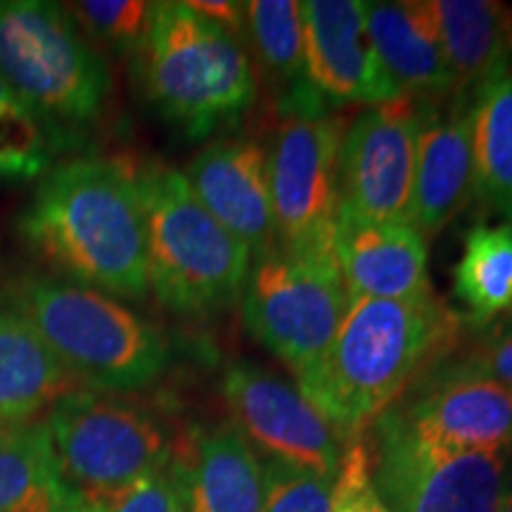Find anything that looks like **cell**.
Listing matches in <instances>:
<instances>
[{
  "mask_svg": "<svg viewBox=\"0 0 512 512\" xmlns=\"http://www.w3.org/2000/svg\"><path fill=\"white\" fill-rule=\"evenodd\" d=\"M460 330L463 318L437 294L354 299L330 347L297 373V389L344 441L356 439L458 349Z\"/></svg>",
  "mask_w": 512,
  "mask_h": 512,
  "instance_id": "6da1fadb",
  "label": "cell"
},
{
  "mask_svg": "<svg viewBox=\"0 0 512 512\" xmlns=\"http://www.w3.org/2000/svg\"><path fill=\"white\" fill-rule=\"evenodd\" d=\"M19 235L64 280L143 299L145 216L136 174L112 159H74L41 178L19 214Z\"/></svg>",
  "mask_w": 512,
  "mask_h": 512,
  "instance_id": "7a4b0ae2",
  "label": "cell"
},
{
  "mask_svg": "<svg viewBox=\"0 0 512 512\" xmlns=\"http://www.w3.org/2000/svg\"><path fill=\"white\" fill-rule=\"evenodd\" d=\"M34 325L64 370L93 392L150 387L169 366V344L117 297L53 278L19 275L0 294Z\"/></svg>",
  "mask_w": 512,
  "mask_h": 512,
  "instance_id": "3957f363",
  "label": "cell"
},
{
  "mask_svg": "<svg viewBox=\"0 0 512 512\" xmlns=\"http://www.w3.org/2000/svg\"><path fill=\"white\" fill-rule=\"evenodd\" d=\"M136 57L147 100L188 138L240 119L259 98V72L242 38L188 3H155Z\"/></svg>",
  "mask_w": 512,
  "mask_h": 512,
  "instance_id": "277c9868",
  "label": "cell"
},
{
  "mask_svg": "<svg viewBox=\"0 0 512 512\" xmlns=\"http://www.w3.org/2000/svg\"><path fill=\"white\" fill-rule=\"evenodd\" d=\"M145 216L147 280L181 316L219 311L245 290L254 256L197 200L183 171L162 164L136 174Z\"/></svg>",
  "mask_w": 512,
  "mask_h": 512,
  "instance_id": "5b68a950",
  "label": "cell"
},
{
  "mask_svg": "<svg viewBox=\"0 0 512 512\" xmlns=\"http://www.w3.org/2000/svg\"><path fill=\"white\" fill-rule=\"evenodd\" d=\"M0 76L64 140L93 124L112 76L62 5L0 0Z\"/></svg>",
  "mask_w": 512,
  "mask_h": 512,
  "instance_id": "8992f818",
  "label": "cell"
},
{
  "mask_svg": "<svg viewBox=\"0 0 512 512\" xmlns=\"http://www.w3.org/2000/svg\"><path fill=\"white\" fill-rule=\"evenodd\" d=\"M46 427L64 482L83 505L121 494L174 458L157 415L114 394L72 389L50 406Z\"/></svg>",
  "mask_w": 512,
  "mask_h": 512,
  "instance_id": "52a82bcc",
  "label": "cell"
},
{
  "mask_svg": "<svg viewBox=\"0 0 512 512\" xmlns=\"http://www.w3.org/2000/svg\"><path fill=\"white\" fill-rule=\"evenodd\" d=\"M370 430V477L389 512H501L512 496V448L446 451L413 437L392 411Z\"/></svg>",
  "mask_w": 512,
  "mask_h": 512,
  "instance_id": "ba28073f",
  "label": "cell"
},
{
  "mask_svg": "<svg viewBox=\"0 0 512 512\" xmlns=\"http://www.w3.org/2000/svg\"><path fill=\"white\" fill-rule=\"evenodd\" d=\"M242 323L294 375L330 347L351 297L335 261L273 247L254 259L242 290Z\"/></svg>",
  "mask_w": 512,
  "mask_h": 512,
  "instance_id": "9c48e42d",
  "label": "cell"
},
{
  "mask_svg": "<svg viewBox=\"0 0 512 512\" xmlns=\"http://www.w3.org/2000/svg\"><path fill=\"white\" fill-rule=\"evenodd\" d=\"M347 126L332 114L285 117L268 143V178L280 249L335 261L339 147Z\"/></svg>",
  "mask_w": 512,
  "mask_h": 512,
  "instance_id": "30bf717a",
  "label": "cell"
},
{
  "mask_svg": "<svg viewBox=\"0 0 512 512\" xmlns=\"http://www.w3.org/2000/svg\"><path fill=\"white\" fill-rule=\"evenodd\" d=\"M418 131L420 100L413 98L370 105L351 121L339 147V211L411 223Z\"/></svg>",
  "mask_w": 512,
  "mask_h": 512,
  "instance_id": "8fae6325",
  "label": "cell"
},
{
  "mask_svg": "<svg viewBox=\"0 0 512 512\" xmlns=\"http://www.w3.org/2000/svg\"><path fill=\"white\" fill-rule=\"evenodd\" d=\"M221 392L233 425L268 458L337 477L347 441L297 387L254 363L235 361L223 373Z\"/></svg>",
  "mask_w": 512,
  "mask_h": 512,
  "instance_id": "7c38bea8",
  "label": "cell"
},
{
  "mask_svg": "<svg viewBox=\"0 0 512 512\" xmlns=\"http://www.w3.org/2000/svg\"><path fill=\"white\" fill-rule=\"evenodd\" d=\"M387 411L413 437L446 451L512 448V387L460 358L425 370Z\"/></svg>",
  "mask_w": 512,
  "mask_h": 512,
  "instance_id": "4fadbf2b",
  "label": "cell"
},
{
  "mask_svg": "<svg viewBox=\"0 0 512 512\" xmlns=\"http://www.w3.org/2000/svg\"><path fill=\"white\" fill-rule=\"evenodd\" d=\"M366 10L363 0L299 3L306 74L328 107H370L401 98L370 41Z\"/></svg>",
  "mask_w": 512,
  "mask_h": 512,
  "instance_id": "5bb4252c",
  "label": "cell"
},
{
  "mask_svg": "<svg viewBox=\"0 0 512 512\" xmlns=\"http://www.w3.org/2000/svg\"><path fill=\"white\" fill-rule=\"evenodd\" d=\"M475 197V91L420 102L411 223L425 238L439 233Z\"/></svg>",
  "mask_w": 512,
  "mask_h": 512,
  "instance_id": "9a60e30c",
  "label": "cell"
},
{
  "mask_svg": "<svg viewBox=\"0 0 512 512\" xmlns=\"http://www.w3.org/2000/svg\"><path fill=\"white\" fill-rule=\"evenodd\" d=\"M197 200L254 259L278 245L268 178V150L252 136L204 145L183 171Z\"/></svg>",
  "mask_w": 512,
  "mask_h": 512,
  "instance_id": "2e32d148",
  "label": "cell"
},
{
  "mask_svg": "<svg viewBox=\"0 0 512 512\" xmlns=\"http://www.w3.org/2000/svg\"><path fill=\"white\" fill-rule=\"evenodd\" d=\"M332 254L351 302L434 294L427 273V238L411 223L370 221L339 211Z\"/></svg>",
  "mask_w": 512,
  "mask_h": 512,
  "instance_id": "e0dca14e",
  "label": "cell"
},
{
  "mask_svg": "<svg viewBox=\"0 0 512 512\" xmlns=\"http://www.w3.org/2000/svg\"><path fill=\"white\" fill-rule=\"evenodd\" d=\"M169 467L185 512H261L264 460L233 422L190 430Z\"/></svg>",
  "mask_w": 512,
  "mask_h": 512,
  "instance_id": "ac0fdd59",
  "label": "cell"
},
{
  "mask_svg": "<svg viewBox=\"0 0 512 512\" xmlns=\"http://www.w3.org/2000/svg\"><path fill=\"white\" fill-rule=\"evenodd\" d=\"M366 17L375 53L401 98L439 102L458 93L427 0L368 3Z\"/></svg>",
  "mask_w": 512,
  "mask_h": 512,
  "instance_id": "d6986e66",
  "label": "cell"
},
{
  "mask_svg": "<svg viewBox=\"0 0 512 512\" xmlns=\"http://www.w3.org/2000/svg\"><path fill=\"white\" fill-rule=\"evenodd\" d=\"M456 91H477L512 64V8L496 0H427Z\"/></svg>",
  "mask_w": 512,
  "mask_h": 512,
  "instance_id": "ffe728a7",
  "label": "cell"
},
{
  "mask_svg": "<svg viewBox=\"0 0 512 512\" xmlns=\"http://www.w3.org/2000/svg\"><path fill=\"white\" fill-rule=\"evenodd\" d=\"M245 22V36L252 41L261 74L271 83L280 117L328 114V105L313 91L306 74L302 15L297 0H252L245 3Z\"/></svg>",
  "mask_w": 512,
  "mask_h": 512,
  "instance_id": "44dd1931",
  "label": "cell"
},
{
  "mask_svg": "<svg viewBox=\"0 0 512 512\" xmlns=\"http://www.w3.org/2000/svg\"><path fill=\"white\" fill-rule=\"evenodd\" d=\"M72 384L34 325L0 297V422L24 425L72 392Z\"/></svg>",
  "mask_w": 512,
  "mask_h": 512,
  "instance_id": "7402d4cb",
  "label": "cell"
},
{
  "mask_svg": "<svg viewBox=\"0 0 512 512\" xmlns=\"http://www.w3.org/2000/svg\"><path fill=\"white\" fill-rule=\"evenodd\" d=\"M79 496L64 482L46 422L0 432V512H74Z\"/></svg>",
  "mask_w": 512,
  "mask_h": 512,
  "instance_id": "603a6c76",
  "label": "cell"
},
{
  "mask_svg": "<svg viewBox=\"0 0 512 512\" xmlns=\"http://www.w3.org/2000/svg\"><path fill=\"white\" fill-rule=\"evenodd\" d=\"M453 294L465 318L484 328L512 309V223H477L467 230L463 254L453 268Z\"/></svg>",
  "mask_w": 512,
  "mask_h": 512,
  "instance_id": "cb8c5ba5",
  "label": "cell"
},
{
  "mask_svg": "<svg viewBox=\"0 0 512 512\" xmlns=\"http://www.w3.org/2000/svg\"><path fill=\"white\" fill-rule=\"evenodd\" d=\"M512 223V64L475 91V197Z\"/></svg>",
  "mask_w": 512,
  "mask_h": 512,
  "instance_id": "d4e9b609",
  "label": "cell"
},
{
  "mask_svg": "<svg viewBox=\"0 0 512 512\" xmlns=\"http://www.w3.org/2000/svg\"><path fill=\"white\" fill-rule=\"evenodd\" d=\"M62 140L0 76V181L27 183L53 166Z\"/></svg>",
  "mask_w": 512,
  "mask_h": 512,
  "instance_id": "484cf974",
  "label": "cell"
},
{
  "mask_svg": "<svg viewBox=\"0 0 512 512\" xmlns=\"http://www.w3.org/2000/svg\"><path fill=\"white\" fill-rule=\"evenodd\" d=\"M69 17L119 53H138L150 29L155 3L143 0H83L69 5Z\"/></svg>",
  "mask_w": 512,
  "mask_h": 512,
  "instance_id": "4316f807",
  "label": "cell"
},
{
  "mask_svg": "<svg viewBox=\"0 0 512 512\" xmlns=\"http://www.w3.org/2000/svg\"><path fill=\"white\" fill-rule=\"evenodd\" d=\"M335 479L299 470L280 460H264L261 512H332Z\"/></svg>",
  "mask_w": 512,
  "mask_h": 512,
  "instance_id": "83f0119b",
  "label": "cell"
},
{
  "mask_svg": "<svg viewBox=\"0 0 512 512\" xmlns=\"http://www.w3.org/2000/svg\"><path fill=\"white\" fill-rule=\"evenodd\" d=\"M332 512H389L377 496L370 477V458L366 439H349L335 477Z\"/></svg>",
  "mask_w": 512,
  "mask_h": 512,
  "instance_id": "f1b7e54d",
  "label": "cell"
},
{
  "mask_svg": "<svg viewBox=\"0 0 512 512\" xmlns=\"http://www.w3.org/2000/svg\"><path fill=\"white\" fill-rule=\"evenodd\" d=\"M79 512H185V505L174 472L166 467L107 501L83 505Z\"/></svg>",
  "mask_w": 512,
  "mask_h": 512,
  "instance_id": "f546056e",
  "label": "cell"
},
{
  "mask_svg": "<svg viewBox=\"0 0 512 512\" xmlns=\"http://www.w3.org/2000/svg\"><path fill=\"white\" fill-rule=\"evenodd\" d=\"M460 361L512 387V325L484 335Z\"/></svg>",
  "mask_w": 512,
  "mask_h": 512,
  "instance_id": "4dcf8cb0",
  "label": "cell"
},
{
  "mask_svg": "<svg viewBox=\"0 0 512 512\" xmlns=\"http://www.w3.org/2000/svg\"><path fill=\"white\" fill-rule=\"evenodd\" d=\"M188 5L209 22L219 24L228 34L245 38V3H235V0H188Z\"/></svg>",
  "mask_w": 512,
  "mask_h": 512,
  "instance_id": "1f68e13d",
  "label": "cell"
},
{
  "mask_svg": "<svg viewBox=\"0 0 512 512\" xmlns=\"http://www.w3.org/2000/svg\"><path fill=\"white\" fill-rule=\"evenodd\" d=\"M501 512H512V496L508 498V503H505V508Z\"/></svg>",
  "mask_w": 512,
  "mask_h": 512,
  "instance_id": "d6a6232c",
  "label": "cell"
},
{
  "mask_svg": "<svg viewBox=\"0 0 512 512\" xmlns=\"http://www.w3.org/2000/svg\"><path fill=\"white\" fill-rule=\"evenodd\" d=\"M5 427H8V425H3V422H0V432H3V430H5Z\"/></svg>",
  "mask_w": 512,
  "mask_h": 512,
  "instance_id": "836d02e7",
  "label": "cell"
},
{
  "mask_svg": "<svg viewBox=\"0 0 512 512\" xmlns=\"http://www.w3.org/2000/svg\"><path fill=\"white\" fill-rule=\"evenodd\" d=\"M79 510H81V508H79ZM79 510H74V512H79Z\"/></svg>",
  "mask_w": 512,
  "mask_h": 512,
  "instance_id": "e575fe53",
  "label": "cell"
}]
</instances>
